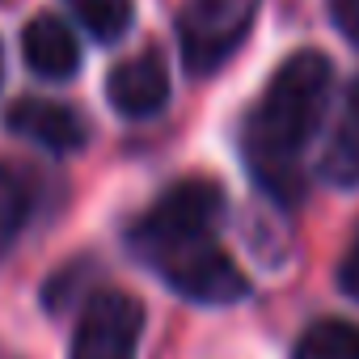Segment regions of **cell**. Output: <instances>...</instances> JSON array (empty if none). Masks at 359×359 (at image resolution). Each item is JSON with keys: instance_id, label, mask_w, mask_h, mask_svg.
I'll return each mask as SVG.
<instances>
[{"instance_id": "obj_1", "label": "cell", "mask_w": 359, "mask_h": 359, "mask_svg": "<svg viewBox=\"0 0 359 359\" xmlns=\"http://www.w3.org/2000/svg\"><path fill=\"white\" fill-rule=\"evenodd\" d=\"M334 93V68L321 51H292L266 81L245 123V165L254 182L283 208L304 199L300 152L317 135Z\"/></svg>"}, {"instance_id": "obj_2", "label": "cell", "mask_w": 359, "mask_h": 359, "mask_svg": "<svg viewBox=\"0 0 359 359\" xmlns=\"http://www.w3.org/2000/svg\"><path fill=\"white\" fill-rule=\"evenodd\" d=\"M140 258L177 296H187L195 304L220 309V304H237L250 296V279L241 275V266L224 254L216 237H187V241L152 245V250H140Z\"/></svg>"}, {"instance_id": "obj_3", "label": "cell", "mask_w": 359, "mask_h": 359, "mask_svg": "<svg viewBox=\"0 0 359 359\" xmlns=\"http://www.w3.org/2000/svg\"><path fill=\"white\" fill-rule=\"evenodd\" d=\"M254 18L258 0H187L177 13V43H182L187 72L212 76L216 68H224L245 43Z\"/></svg>"}, {"instance_id": "obj_4", "label": "cell", "mask_w": 359, "mask_h": 359, "mask_svg": "<svg viewBox=\"0 0 359 359\" xmlns=\"http://www.w3.org/2000/svg\"><path fill=\"white\" fill-rule=\"evenodd\" d=\"M224 220V191L212 177H182L173 182L131 229V250H152L187 237H216Z\"/></svg>"}, {"instance_id": "obj_5", "label": "cell", "mask_w": 359, "mask_h": 359, "mask_svg": "<svg viewBox=\"0 0 359 359\" xmlns=\"http://www.w3.org/2000/svg\"><path fill=\"white\" fill-rule=\"evenodd\" d=\"M144 334V304L118 287L93 292L72 334V359H135Z\"/></svg>"}, {"instance_id": "obj_6", "label": "cell", "mask_w": 359, "mask_h": 359, "mask_svg": "<svg viewBox=\"0 0 359 359\" xmlns=\"http://www.w3.org/2000/svg\"><path fill=\"white\" fill-rule=\"evenodd\" d=\"M5 123H9L13 135L30 140V144L47 148V152H55V156L81 152V148L89 144L85 118H81L72 106L51 102V97H22V102H13L9 114H5Z\"/></svg>"}, {"instance_id": "obj_7", "label": "cell", "mask_w": 359, "mask_h": 359, "mask_svg": "<svg viewBox=\"0 0 359 359\" xmlns=\"http://www.w3.org/2000/svg\"><path fill=\"white\" fill-rule=\"evenodd\" d=\"M106 97L123 118H152L169 102V68L156 51H140L110 68L106 76Z\"/></svg>"}, {"instance_id": "obj_8", "label": "cell", "mask_w": 359, "mask_h": 359, "mask_svg": "<svg viewBox=\"0 0 359 359\" xmlns=\"http://www.w3.org/2000/svg\"><path fill=\"white\" fill-rule=\"evenodd\" d=\"M22 55H26L30 72L43 76V81H68L81 68V43H76V34L68 30V22H60L51 13L30 18V26L22 34Z\"/></svg>"}, {"instance_id": "obj_9", "label": "cell", "mask_w": 359, "mask_h": 359, "mask_svg": "<svg viewBox=\"0 0 359 359\" xmlns=\"http://www.w3.org/2000/svg\"><path fill=\"white\" fill-rule=\"evenodd\" d=\"M317 173H321V182H330L338 191L359 187V85L346 93V102L338 110V123H334V131L325 140Z\"/></svg>"}, {"instance_id": "obj_10", "label": "cell", "mask_w": 359, "mask_h": 359, "mask_svg": "<svg viewBox=\"0 0 359 359\" xmlns=\"http://www.w3.org/2000/svg\"><path fill=\"white\" fill-rule=\"evenodd\" d=\"M292 359H359V325L346 317H321L300 330Z\"/></svg>"}, {"instance_id": "obj_11", "label": "cell", "mask_w": 359, "mask_h": 359, "mask_svg": "<svg viewBox=\"0 0 359 359\" xmlns=\"http://www.w3.org/2000/svg\"><path fill=\"white\" fill-rule=\"evenodd\" d=\"M68 9L97 43H118L135 22V0H68Z\"/></svg>"}, {"instance_id": "obj_12", "label": "cell", "mask_w": 359, "mask_h": 359, "mask_svg": "<svg viewBox=\"0 0 359 359\" xmlns=\"http://www.w3.org/2000/svg\"><path fill=\"white\" fill-rule=\"evenodd\" d=\"M26 216H30V191H26V182L9 165H0V254L18 241Z\"/></svg>"}, {"instance_id": "obj_13", "label": "cell", "mask_w": 359, "mask_h": 359, "mask_svg": "<svg viewBox=\"0 0 359 359\" xmlns=\"http://www.w3.org/2000/svg\"><path fill=\"white\" fill-rule=\"evenodd\" d=\"M334 283H338V292L346 300L359 304V229H355V237H351V245H346V254H342V262L334 271Z\"/></svg>"}, {"instance_id": "obj_14", "label": "cell", "mask_w": 359, "mask_h": 359, "mask_svg": "<svg viewBox=\"0 0 359 359\" xmlns=\"http://www.w3.org/2000/svg\"><path fill=\"white\" fill-rule=\"evenodd\" d=\"M325 9H330V22L338 26V34L359 47V0H325Z\"/></svg>"}, {"instance_id": "obj_15", "label": "cell", "mask_w": 359, "mask_h": 359, "mask_svg": "<svg viewBox=\"0 0 359 359\" xmlns=\"http://www.w3.org/2000/svg\"><path fill=\"white\" fill-rule=\"evenodd\" d=\"M0 85H5V51H0Z\"/></svg>"}]
</instances>
